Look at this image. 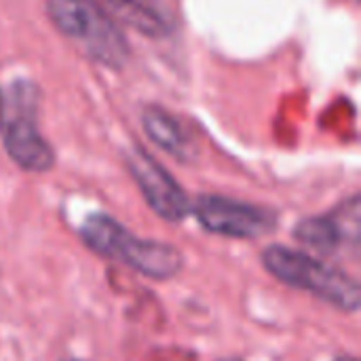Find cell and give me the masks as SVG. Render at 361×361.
Wrapping results in <instances>:
<instances>
[{
    "label": "cell",
    "mask_w": 361,
    "mask_h": 361,
    "mask_svg": "<svg viewBox=\"0 0 361 361\" xmlns=\"http://www.w3.org/2000/svg\"><path fill=\"white\" fill-rule=\"evenodd\" d=\"M49 15L57 30L106 66H121L127 42L112 19L93 0H49Z\"/></svg>",
    "instance_id": "277c9868"
},
{
    "label": "cell",
    "mask_w": 361,
    "mask_h": 361,
    "mask_svg": "<svg viewBox=\"0 0 361 361\" xmlns=\"http://www.w3.org/2000/svg\"><path fill=\"white\" fill-rule=\"evenodd\" d=\"M0 131L11 159L25 171H49L53 148L38 131V91L27 80H15L0 91Z\"/></svg>",
    "instance_id": "3957f363"
},
{
    "label": "cell",
    "mask_w": 361,
    "mask_h": 361,
    "mask_svg": "<svg viewBox=\"0 0 361 361\" xmlns=\"http://www.w3.org/2000/svg\"><path fill=\"white\" fill-rule=\"evenodd\" d=\"M334 361H357L355 357H338V360H334Z\"/></svg>",
    "instance_id": "30bf717a"
},
{
    "label": "cell",
    "mask_w": 361,
    "mask_h": 361,
    "mask_svg": "<svg viewBox=\"0 0 361 361\" xmlns=\"http://www.w3.org/2000/svg\"><path fill=\"white\" fill-rule=\"evenodd\" d=\"M353 216H360V199L353 197L349 201V207H338L332 214L326 216H315V218H305L296 224L294 237L324 254H334L343 245H353L357 247L360 243V220H351Z\"/></svg>",
    "instance_id": "52a82bcc"
},
{
    "label": "cell",
    "mask_w": 361,
    "mask_h": 361,
    "mask_svg": "<svg viewBox=\"0 0 361 361\" xmlns=\"http://www.w3.org/2000/svg\"><path fill=\"white\" fill-rule=\"evenodd\" d=\"M144 129L157 146H161L165 152L178 157L180 161H188L192 157V142H190L188 133L165 110L148 108L144 112Z\"/></svg>",
    "instance_id": "ba28073f"
},
{
    "label": "cell",
    "mask_w": 361,
    "mask_h": 361,
    "mask_svg": "<svg viewBox=\"0 0 361 361\" xmlns=\"http://www.w3.org/2000/svg\"><path fill=\"white\" fill-rule=\"evenodd\" d=\"M80 237L95 254L118 260L150 279H171L184 267V256L178 247L165 241L140 239L106 214H91L85 218Z\"/></svg>",
    "instance_id": "6da1fadb"
},
{
    "label": "cell",
    "mask_w": 361,
    "mask_h": 361,
    "mask_svg": "<svg viewBox=\"0 0 361 361\" xmlns=\"http://www.w3.org/2000/svg\"><path fill=\"white\" fill-rule=\"evenodd\" d=\"M121 8L123 17L129 19L131 25L146 34H167L171 27L169 15L163 11L159 0H114Z\"/></svg>",
    "instance_id": "9c48e42d"
},
{
    "label": "cell",
    "mask_w": 361,
    "mask_h": 361,
    "mask_svg": "<svg viewBox=\"0 0 361 361\" xmlns=\"http://www.w3.org/2000/svg\"><path fill=\"white\" fill-rule=\"evenodd\" d=\"M125 161L154 214H159L167 222H180L192 212V203L182 186L148 152L131 148Z\"/></svg>",
    "instance_id": "8992f818"
},
{
    "label": "cell",
    "mask_w": 361,
    "mask_h": 361,
    "mask_svg": "<svg viewBox=\"0 0 361 361\" xmlns=\"http://www.w3.org/2000/svg\"><path fill=\"white\" fill-rule=\"evenodd\" d=\"M199 224L214 235L231 239H260L277 228L279 216L260 205L243 203L228 197L203 195L192 205Z\"/></svg>",
    "instance_id": "5b68a950"
},
{
    "label": "cell",
    "mask_w": 361,
    "mask_h": 361,
    "mask_svg": "<svg viewBox=\"0 0 361 361\" xmlns=\"http://www.w3.org/2000/svg\"><path fill=\"white\" fill-rule=\"evenodd\" d=\"M63 361H82V360H63Z\"/></svg>",
    "instance_id": "8fae6325"
},
{
    "label": "cell",
    "mask_w": 361,
    "mask_h": 361,
    "mask_svg": "<svg viewBox=\"0 0 361 361\" xmlns=\"http://www.w3.org/2000/svg\"><path fill=\"white\" fill-rule=\"evenodd\" d=\"M262 264L275 279L294 290L309 292L347 313L360 309V283L334 264L286 245L267 247L262 252Z\"/></svg>",
    "instance_id": "7a4b0ae2"
}]
</instances>
